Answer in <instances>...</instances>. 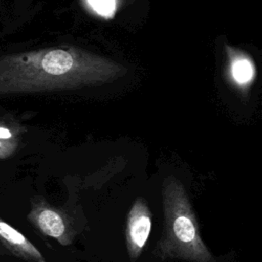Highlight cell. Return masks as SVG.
Returning <instances> with one entry per match:
<instances>
[{
    "instance_id": "cell-8",
    "label": "cell",
    "mask_w": 262,
    "mask_h": 262,
    "mask_svg": "<svg viewBox=\"0 0 262 262\" xmlns=\"http://www.w3.org/2000/svg\"><path fill=\"white\" fill-rule=\"evenodd\" d=\"M89 2L99 13H107L114 8V0H89Z\"/></svg>"
},
{
    "instance_id": "cell-3",
    "label": "cell",
    "mask_w": 262,
    "mask_h": 262,
    "mask_svg": "<svg viewBox=\"0 0 262 262\" xmlns=\"http://www.w3.org/2000/svg\"><path fill=\"white\" fill-rule=\"evenodd\" d=\"M27 219L42 235L55 239L63 247L71 246L77 235L74 221L68 212L40 195L31 200Z\"/></svg>"
},
{
    "instance_id": "cell-4",
    "label": "cell",
    "mask_w": 262,
    "mask_h": 262,
    "mask_svg": "<svg viewBox=\"0 0 262 262\" xmlns=\"http://www.w3.org/2000/svg\"><path fill=\"white\" fill-rule=\"evenodd\" d=\"M152 224V213L148 202L143 196H137L127 214L125 242L129 260L136 262L141 256L148 239Z\"/></svg>"
},
{
    "instance_id": "cell-9",
    "label": "cell",
    "mask_w": 262,
    "mask_h": 262,
    "mask_svg": "<svg viewBox=\"0 0 262 262\" xmlns=\"http://www.w3.org/2000/svg\"><path fill=\"white\" fill-rule=\"evenodd\" d=\"M127 1H131V0H127Z\"/></svg>"
},
{
    "instance_id": "cell-7",
    "label": "cell",
    "mask_w": 262,
    "mask_h": 262,
    "mask_svg": "<svg viewBox=\"0 0 262 262\" xmlns=\"http://www.w3.org/2000/svg\"><path fill=\"white\" fill-rule=\"evenodd\" d=\"M231 75L237 83L246 84L253 78V66L246 58H236L231 62Z\"/></svg>"
},
{
    "instance_id": "cell-5",
    "label": "cell",
    "mask_w": 262,
    "mask_h": 262,
    "mask_svg": "<svg viewBox=\"0 0 262 262\" xmlns=\"http://www.w3.org/2000/svg\"><path fill=\"white\" fill-rule=\"evenodd\" d=\"M0 256L25 262H45L40 250L20 231L0 217Z\"/></svg>"
},
{
    "instance_id": "cell-2",
    "label": "cell",
    "mask_w": 262,
    "mask_h": 262,
    "mask_svg": "<svg viewBox=\"0 0 262 262\" xmlns=\"http://www.w3.org/2000/svg\"><path fill=\"white\" fill-rule=\"evenodd\" d=\"M163 227L152 251L162 262H219L204 242L196 212L184 184L170 175L161 188Z\"/></svg>"
},
{
    "instance_id": "cell-6",
    "label": "cell",
    "mask_w": 262,
    "mask_h": 262,
    "mask_svg": "<svg viewBox=\"0 0 262 262\" xmlns=\"http://www.w3.org/2000/svg\"><path fill=\"white\" fill-rule=\"evenodd\" d=\"M19 143L18 131L10 125L0 122V160L11 157Z\"/></svg>"
},
{
    "instance_id": "cell-1",
    "label": "cell",
    "mask_w": 262,
    "mask_h": 262,
    "mask_svg": "<svg viewBox=\"0 0 262 262\" xmlns=\"http://www.w3.org/2000/svg\"><path fill=\"white\" fill-rule=\"evenodd\" d=\"M128 69L78 47H50L0 56V95L78 89L114 82Z\"/></svg>"
}]
</instances>
